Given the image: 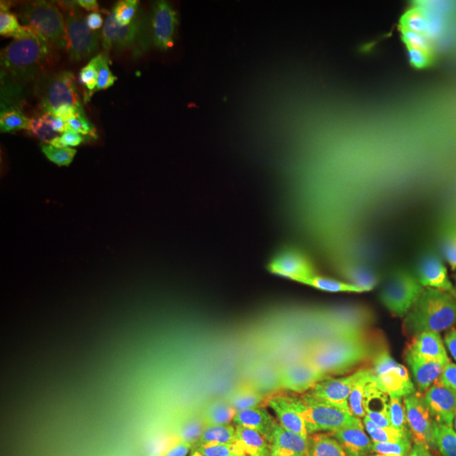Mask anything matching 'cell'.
Here are the masks:
<instances>
[{"label":"cell","mask_w":456,"mask_h":456,"mask_svg":"<svg viewBox=\"0 0 456 456\" xmlns=\"http://www.w3.org/2000/svg\"><path fill=\"white\" fill-rule=\"evenodd\" d=\"M135 118L68 64L60 89L3 127V277L49 271L66 228L114 186L135 144Z\"/></svg>","instance_id":"1"},{"label":"cell","mask_w":456,"mask_h":456,"mask_svg":"<svg viewBox=\"0 0 456 456\" xmlns=\"http://www.w3.org/2000/svg\"><path fill=\"white\" fill-rule=\"evenodd\" d=\"M444 60L440 28L420 4H385L372 37L353 49L338 131H346V118L349 127H357L374 112L408 127L429 121Z\"/></svg>","instance_id":"2"},{"label":"cell","mask_w":456,"mask_h":456,"mask_svg":"<svg viewBox=\"0 0 456 456\" xmlns=\"http://www.w3.org/2000/svg\"><path fill=\"white\" fill-rule=\"evenodd\" d=\"M47 43L64 64L77 66L138 123L169 117L163 45L131 4L78 3L55 11Z\"/></svg>","instance_id":"3"},{"label":"cell","mask_w":456,"mask_h":456,"mask_svg":"<svg viewBox=\"0 0 456 456\" xmlns=\"http://www.w3.org/2000/svg\"><path fill=\"white\" fill-rule=\"evenodd\" d=\"M104 283H135L159 265L208 269L199 252L184 184L174 175L114 184L87 218Z\"/></svg>","instance_id":"4"},{"label":"cell","mask_w":456,"mask_h":456,"mask_svg":"<svg viewBox=\"0 0 456 456\" xmlns=\"http://www.w3.org/2000/svg\"><path fill=\"white\" fill-rule=\"evenodd\" d=\"M174 146L188 155L205 152L239 134L248 118L254 81L226 74L199 24L163 32Z\"/></svg>","instance_id":"5"},{"label":"cell","mask_w":456,"mask_h":456,"mask_svg":"<svg viewBox=\"0 0 456 456\" xmlns=\"http://www.w3.org/2000/svg\"><path fill=\"white\" fill-rule=\"evenodd\" d=\"M355 41L345 30L332 53L319 64H302L289 53L281 32L275 30L262 51L254 78L256 114L260 123L306 127L330 121L340 112Z\"/></svg>","instance_id":"6"},{"label":"cell","mask_w":456,"mask_h":456,"mask_svg":"<svg viewBox=\"0 0 456 456\" xmlns=\"http://www.w3.org/2000/svg\"><path fill=\"white\" fill-rule=\"evenodd\" d=\"M77 296L66 292L49 271H24L3 277L0 326L3 332L64 323L70 326Z\"/></svg>","instance_id":"7"},{"label":"cell","mask_w":456,"mask_h":456,"mask_svg":"<svg viewBox=\"0 0 456 456\" xmlns=\"http://www.w3.org/2000/svg\"><path fill=\"white\" fill-rule=\"evenodd\" d=\"M74 302L70 328L77 330L91 345L104 351L110 359H125L135 346L151 340L152 336L142 332L129 322L125 311L112 298L106 283L85 289Z\"/></svg>","instance_id":"8"},{"label":"cell","mask_w":456,"mask_h":456,"mask_svg":"<svg viewBox=\"0 0 456 456\" xmlns=\"http://www.w3.org/2000/svg\"><path fill=\"white\" fill-rule=\"evenodd\" d=\"M68 64H51L41 38L21 28H0V85L41 98L66 83Z\"/></svg>","instance_id":"9"},{"label":"cell","mask_w":456,"mask_h":456,"mask_svg":"<svg viewBox=\"0 0 456 456\" xmlns=\"http://www.w3.org/2000/svg\"><path fill=\"white\" fill-rule=\"evenodd\" d=\"M102 370L112 391L148 416L174 414L192 380L182 370H140L123 359H104Z\"/></svg>","instance_id":"10"},{"label":"cell","mask_w":456,"mask_h":456,"mask_svg":"<svg viewBox=\"0 0 456 456\" xmlns=\"http://www.w3.org/2000/svg\"><path fill=\"white\" fill-rule=\"evenodd\" d=\"M346 4L340 0H302L283 17L281 32L289 53L302 64H319L345 34Z\"/></svg>","instance_id":"11"},{"label":"cell","mask_w":456,"mask_h":456,"mask_svg":"<svg viewBox=\"0 0 456 456\" xmlns=\"http://www.w3.org/2000/svg\"><path fill=\"white\" fill-rule=\"evenodd\" d=\"M231 148L235 151L245 188L243 216L237 228L265 224L281 216L285 205L292 201V192L283 188L275 175L269 144L258 134H252L235 142Z\"/></svg>","instance_id":"12"},{"label":"cell","mask_w":456,"mask_h":456,"mask_svg":"<svg viewBox=\"0 0 456 456\" xmlns=\"http://www.w3.org/2000/svg\"><path fill=\"white\" fill-rule=\"evenodd\" d=\"M171 326L184 328L188 332L208 340H220L224 345H241V332L235 315L216 296L212 281L186 289L167 302Z\"/></svg>","instance_id":"13"},{"label":"cell","mask_w":456,"mask_h":456,"mask_svg":"<svg viewBox=\"0 0 456 456\" xmlns=\"http://www.w3.org/2000/svg\"><path fill=\"white\" fill-rule=\"evenodd\" d=\"M243 175L235 151L228 148L212 167L205 169L197 186V201L203 212L212 214L220 226L232 231L243 216Z\"/></svg>","instance_id":"14"},{"label":"cell","mask_w":456,"mask_h":456,"mask_svg":"<svg viewBox=\"0 0 456 456\" xmlns=\"http://www.w3.org/2000/svg\"><path fill=\"white\" fill-rule=\"evenodd\" d=\"M212 353V340L188 332L184 328L169 326L135 346L123 362L140 370H178L197 366Z\"/></svg>","instance_id":"15"},{"label":"cell","mask_w":456,"mask_h":456,"mask_svg":"<svg viewBox=\"0 0 456 456\" xmlns=\"http://www.w3.org/2000/svg\"><path fill=\"white\" fill-rule=\"evenodd\" d=\"M104 283V281H102ZM110 289L112 298L117 300V305L125 311V315L129 317V322L142 332L155 336L161 330L169 328V313L167 305L163 300H159L157 296L142 292V289L134 288L127 283H106Z\"/></svg>","instance_id":"16"},{"label":"cell","mask_w":456,"mask_h":456,"mask_svg":"<svg viewBox=\"0 0 456 456\" xmlns=\"http://www.w3.org/2000/svg\"><path fill=\"white\" fill-rule=\"evenodd\" d=\"M258 55V45L245 30L226 32L214 43V57L218 66L237 78H241L256 64H260Z\"/></svg>","instance_id":"17"},{"label":"cell","mask_w":456,"mask_h":456,"mask_svg":"<svg viewBox=\"0 0 456 456\" xmlns=\"http://www.w3.org/2000/svg\"><path fill=\"white\" fill-rule=\"evenodd\" d=\"M142 15L151 17L163 32L180 30V28L195 26L199 15L192 3H142Z\"/></svg>","instance_id":"18"},{"label":"cell","mask_w":456,"mask_h":456,"mask_svg":"<svg viewBox=\"0 0 456 456\" xmlns=\"http://www.w3.org/2000/svg\"><path fill=\"white\" fill-rule=\"evenodd\" d=\"M195 11L203 20L220 28H237L241 30L248 24V11L239 0H195Z\"/></svg>","instance_id":"19"}]
</instances>
